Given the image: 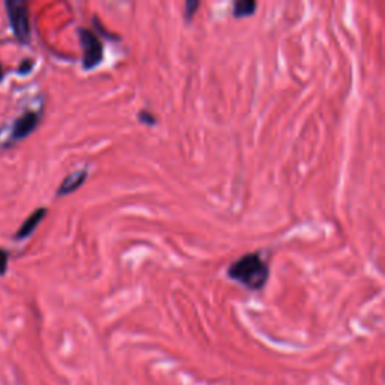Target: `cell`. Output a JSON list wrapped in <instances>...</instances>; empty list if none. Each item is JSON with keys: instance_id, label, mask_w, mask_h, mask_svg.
Masks as SVG:
<instances>
[{"instance_id": "1", "label": "cell", "mask_w": 385, "mask_h": 385, "mask_svg": "<svg viewBox=\"0 0 385 385\" xmlns=\"http://www.w3.org/2000/svg\"><path fill=\"white\" fill-rule=\"evenodd\" d=\"M227 276L248 290H261L268 283L269 266L259 253H248L229 266Z\"/></svg>"}, {"instance_id": "4", "label": "cell", "mask_w": 385, "mask_h": 385, "mask_svg": "<svg viewBox=\"0 0 385 385\" xmlns=\"http://www.w3.org/2000/svg\"><path fill=\"white\" fill-rule=\"evenodd\" d=\"M36 125H38V114L34 112L25 113L22 118L17 119L13 130V136L15 139H25L36 128Z\"/></svg>"}, {"instance_id": "10", "label": "cell", "mask_w": 385, "mask_h": 385, "mask_svg": "<svg viewBox=\"0 0 385 385\" xmlns=\"http://www.w3.org/2000/svg\"><path fill=\"white\" fill-rule=\"evenodd\" d=\"M8 269V253L0 248V276H4Z\"/></svg>"}, {"instance_id": "2", "label": "cell", "mask_w": 385, "mask_h": 385, "mask_svg": "<svg viewBox=\"0 0 385 385\" xmlns=\"http://www.w3.org/2000/svg\"><path fill=\"white\" fill-rule=\"evenodd\" d=\"M79 38L83 50V68L88 71L97 68L104 59V46L100 36L92 30L81 27L79 29Z\"/></svg>"}, {"instance_id": "5", "label": "cell", "mask_w": 385, "mask_h": 385, "mask_svg": "<svg viewBox=\"0 0 385 385\" xmlns=\"http://www.w3.org/2000/svg\"><path fill=\"white\" fill-rule=\"evenodd\" d=\"M86 178H88V169H80L77 172H72L71 175L67 176L64 182L60 184L58 196H67V194L74 193L83 184H85Z\"/></svg>"}, {"instance_id": "3", "label": "cell", "mask_w": 385, "mask_h": 385, "mask_svg": "<svg viewBox=\"0 0 385 385\" xmlns=\"http://www.w3.org/2000/svg\"><path fill=\"white\" fill-rule=\"evenodd\" d=\"M6 8L9 13V20L18 41L27 43L30 36V22H29V11L27 4L25 2H6Z\"/></svg>"}, {"instance_id": "6", "label": "cell", "mask_w": 385, "mask_h": 385, "mask_svg": "<svg viewBox=\"0 0 385 385\" xmlns=\"http://www.w3.org/2000/svg\"><path fill=\"white\" fill-rule=\"evenodd\" d=\"M46 214H47V210H44V208H41V210H36L32 215H29L27 220L22 224V227L18 229V232H17L15 236L18 239H25L30 234H34V231L38 227V224L44 220Z\"/></svg>"}, {"instance_id": "8", "label": "cell", "mask_w": 385, "mask_h": 385, "mask_svg": "<svg viewBox=\"0 0 385 385\" xmlns=\"http://www.w3.org/2000/svg\"><path fill=\"white\" fill-rule=\"evenodd\" d=\"M199 2H197V0H194V2H193V0H189V2H185V14H184V17H185V22H191V18L194 17V14H196V11H197V8H199Z\"/></svg>"}, {"instance_id": "7", "label": "cell", "mask_w": 385, "mask_h": 385, "mask_svg": "<svg viewBox=\"0 0 385 385\" xmlns=\"http://www.w3.org/2000/svg\"><path fill=\"white\" fill-rule=\"evenodd\" d=\"M257 8L255 0H236L234 4V17L235 18H245L253 15Z\"/></svg>"}, {"instance_id": "9", "label": "cell", "mask_w": 385, "mask_h": 385, "mask_svg": "<svg viewBox=\"0 0 385 385\" xmlns=\"http://www.w3.org/2000/svg\"><path fill=\"white\" fill-rule=\"evenodd\" d=\"M137 118H139V121H140L142 123H144V125H151V127H152V125L157 123V118H155L154 114H152L151 112H148V110H140L139 114H137Z\"/></svg>"}]
</instances>
